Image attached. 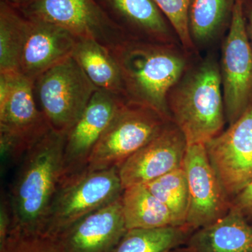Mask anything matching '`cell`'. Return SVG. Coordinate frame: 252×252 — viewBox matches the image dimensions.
<instances>
[{"mask_svg": "<svg viewBox=\"0 0 252 252\" xmlns=\"http://www.w3.org/2000/svg\"><path fill=\"white\" fill-rule=\"evenodd\" d=\"M66 134L51 130L28 149L18 163L7 193L12 230L43 233L63 175Z\"/></svg>", "mask_w": 252, "mask_h": 252, "instance_id": "1", "label": "cell"}, {"mask_svg": "<svg viewBox=\"0 0 252 252\" xmlns=\"http://www.w3.org/2000/svg\"><path fill=\"white\" fill-rule=\"evenodd\" d=\"M111 51L122 72L127 102L146 106L172 121L168 95L183 77L185 58L166 43L132 39Z\"/></svg>", "mask_w": 252, "mask_h": 252, "instance_id": "2", "label": "cell"}, {"mask_svg": "<svg viewBox=\"0 0 252 252\" xmlns=\"http://www.w3.org/2000/svg\"><path fill=\"white\" fill-rule=\"evenodd\" d=\"M168 106L172 121L187 144H205L221 132L225 124L224 102L218 63L204 60L170 91Z\"/></svg>", "mask_w": 252, "mask_h": 252, "instance_id": "3", "label": "cell"}, {"mask_svg": "<svg viewBox=\"0 0 252 252\" xmlns=\"http://www.w3.org/2000/svg\"><path fill=\"white\" fill-rule=\"evenodd\" d=\"M51 130L36 104L33 81L19 72L0 73L1 169L18 165L28 149Z\"/></svg>", "mask_w": 252, "mask_h": 252, "instance_id": "4", "label": "cell"}, {"mask_svg": "<svg viewBox=\"0 0 252 252\" xmlns=\"http://www.w3.org/2000/svg\"><path fill=\"white\" fill-rule=\"evenodd\" d=\"M33 88L51 130L63 134L79 120L97 90L72 56L36 77Z\"/></svg>", "mask_w": 252, "mask_h": 252, "instance_id": "5", "label": "cell"}, {"mask_svg": "<svg viewBox=\"0 0 252 252\" xmlns=\"http://www.w3.org/2000/svg\"><path fill=\"white\" fill-rule=\"evenodd\" d=\"M124 190L119 167L84 170L63 178L43 233L56 237L74 222L121 198Z\"/></svg>", "mask_w": 252, "mask_h": 252, "instance_id": "6", "label": "cell"}, {"mask_svg": "<svg viewBox=\"0 0 252 252\" xmlns=\"http://www.w3.org/2000/svg\"><path fill=\"white\" fill-rule=\"evenodd\" d=\"M169 122L171 121L154 109L126 102L96 146L85 170L119 167L154 138Z\"/></svg>", "mask_w": 252, "mask_h": 252, "instance_id": "7", "label": "cell"}, {"mask_svg": "<svg viewBox=\"0 0 252 252\" xmlns=\"http://www.w3.org/2000/svg\"><path fill=\"white\" fill-rule=\"evenodd\" d=\"M16 8L25 17L53 23L110 50L127 39L96 0H28Z\"/></svg>", "mask_w": 252, "mask_h": 252, "instance_id": "8", "label": "cell"}, {"mask_svg": "<svg viewBox=\"0 0 252 252\" xmlns=\"http://www.w3.org/2000/svg\"><path fill=\"white\" fill-rule=\"evenodd\" d=\"M220 67L225 119L230 126L252 105V49L243 0L235 1Z\"/></svg>", "mask_w": 252, "mask_h": 252, "instance_id": "9", "label": "cell"}, {"mask_svg": "<svg viewBox=\"0 0 252 252\" xmlns=\"http://www.w3.org/2000/svg\"><path fill=\"white\" fill-rule=\"evenodd\" d=\"M205 147L232 201L252 182V105L226 130L207 141Z\"/></svg>", "mask_w": 252, "mask_h": 252, "instance_id": "10", "label": "cell"}, {"mask_svg": "<svg viewBox=\"0 0 252 252\" xmlns=\"http://www.w3.org/2000/svg\"><path fill=\"white\" fill-rule=\"evenodd\" d=\"M182 167L189 186L186 225L195 231L224 217L232 201L210 163L205 144L188 145Z\"/></svg>", "mask_w": 252, "mask_h": 252, "instance_id": "11", "label": "cell"}, {"mask_svg": "<svg viewBox=\"0 0 252 252\" xmlns=\"http://www.w3.org/2000/svg\"><path fill=\"white\" fill-rule=\"evenodd\" d=\"M127 102L122 96L96 90L82 115L65 135L62 179L86 170L96 146Z\"/></svg>", "mask_w": 252, "mask_h": 252, "instance_id": "12", "label": "cell"}, {"mask_svg": "<svg viewBox=\"0 0 252 252\" xmlns=\"http://www.w3.org/2000/svg\"><path fill=\"white\" fill-rule=\"evenodd\" d=\"M187 140L173 122L119 167L124 189L145 185L183 165Z\"/></svg>", "mask_w": 252, "mask_h": 252, "instance_id": "13", "label": "cell"}, {"mask_svg": "<svg viewBox=\"0 0 252 252\" xmlns=\"http://www.w3.org/2000/svg\"><path fill=\"white\" fill-rule=\"evenodd\" d=\"M127 230L121 196L74 222L56 238L64 252H112Z\"/></svg>", "mask_w": 252, "mask_h": 252, "instance_id": "14", "label": "cell"}, {"mask_svg": "<svg viewBox=\"0 0 252 252\" xmlns=\"http://www.w3.org/2000/svg\"><path fill=\"white\" fill-rule=\"evenodd\" d=\"M26 19L19 73L34 81L47 69L72 56L79 38L53 23Z\"/></svg>", "mask_w": 252, "mask_h": 252, "instance_id": "15", "label": "cell"}, {"mask_svg": "<svg viewBox=\"0 0 252 252\" xmlns=\"http://www.w3.org/2000/svg\"><path fill=\"white\" fill-rule=\"evenodd\" d=\"M96 1L127 39L160 43L168 40L170 23L153 0Z\"/></svg>", "mask_w": 252, "mask_h": 252, "instance_id": "16", "label": "cell"}, {"mask_svg": "<svg viewBox=\"0 0 252 252\" xmlns=\"http://www.w3.org/2000/svg\"><path fill=\"white\" fill-rule=\"evenodd\" d=\"M186 245L195 252H252V225L232 203L224 217L195 230Z\"/></svg>", "mask_w": 252, "mask_h": 252, "instance_id": "17", "label": "cell"}, {"mask_svg": "<svg viewBox=\"0 0 252 252\" xmlns=\"http://www.w3.org/2000/svg\"><path fill=\"white\" fill-rule=\"evenodd\" d=\"M72 56L96 89L126 98L122 72L110 49L92 39H78Z\"/></svg>", "mask_w": 252, "mask_h": 252, "instance_id": "18", "label": "cell"}, {"mask_svg": "<svg viewBox=\"0 0 252 252\" xmlns=\"http://www.w3.org/2000/svg\"><path fill=\"white\" fill-rule=\"evenodd\" d=\"M122 205L127 230L182 225L170 210L144 185L124 189Z\"/></svg>", "mask_w": 252, "mask_h": 252, "instance_id": "19", "label": "cell"}, {"mask_svg": "<svg viewBox=\"0 0 252 252\" xmlns=\"http://www.w3.org/2000/svg\"><path fill=\"white\" fill-rule=\"evenodd\" d=\"M193 232L187 225L127 230L112 252H171Z\"/></svg>", "mask_w": 252, "mask_h": 252, "instance_id": "20", "label": "cell"}, {"mask_svg": "<svg viewBox=\"0 0 252 252\" xmlns=\"http://www.w3.org/2000/svg\"><path fill=\"white\" fill-rule=\"evenodd\" d=\"M236 0H191L189 7V30L192 40H212L231 22Z\"/></svg>", "mask_w": 252, "mask_h": 252, "instance_id": "21", "label": "cell"}, {"mask_svg": "<svg viewBox=\"0 0 252 252\" xmlns=\"http://www.w3.org/2000/svg\"><path fill=\"white\" fill-rule=\"evenodd\" d=\"M26 26L21 11L0 0V73L19 72Z\"/></svg>", "mask_w": 252, "mask_h": 252, "instance_id": "22", "label": "cell"}, {"mask_svg": "<svg viewBox=\"0 0 252 252\" xmlns=\"http://www.w3.org/2000/svg\"><path fill=\"white\" fill-rule=\"evenodd\" d=\"M186 225L189 207V186L183 167L177 169L144 185Z\"/></svg>", "mask_w": 252, "mask_h": 252, "instance_id": "23", "label": "cell"}, {"mask_svg": "<svg viewBox=\"0 0 252 252\" xmlns=\"http://www.w3.org/2000/svg\"><path fill=\"white\" fill-rule=\"evenodd\" d=\"M0 252H64L56 237L11 230Z\"/></svg>", "mask_w": 252, "mask_h": 252, "instance_id": "24", "label": "cell"}, {"mask_svg": "<svg viewBox=\"0 0 252 252\" xmlns=\"http://www.w3.org/2000/svg\"><path fill=\"white\" fill-rule=\"evenodd\" d=\"M170 26L175 31L184 46L190 49L193 41L189 30V13L191 0H153Z\"/></svg>", "mask_w": 252, "mask_h": 252, "instance_id": "25", "label": "cell"}, {"mask_svg": "<svg viewBox=\"0 0 252 252\" xmlns=\"http://www.w3.org/2000/svg\"><path fill=\"white\" fill-rule=\"evenodd\" d=\"M13 218L7 194L3 193L0 203V248L4 246L12 229Z\"/></svg>", "mask_w": 252, "mask_h": 252, "instance_id": "26", "label": "cell"}, {"mask_svg": "<svg viewBox=\"0 0 252 252\" xmlns=\"http://www.w3.org/2000/svg\"><path fill=\"white\" fill-rule=\"evenodd\" d=\"M245 217H252V182L232 200Z\"/></svg>", "mask_w": 252, "mask_h": 252, "instance_id": "27", "label": "cell"}, {"mask_svg": "<svg viewBox=\"0 0 252 252\" xmlns=\"http://www.w3.org/2000/svg\"><path fill=\"white\" fill-rule=\"evenodd\" d=\"M5 2L8 3V4L12 5L15 7H18V6H21V4H24L28 0H2Z\"/></svg>", "mask_w": 252, "mask_h": 252, "instance_id": "28", "label": "cell"}, {"mask_svg": "<svg viewBox=\"0 0 252 252\" xmlns=\"http://www.w3.org/2000/svg\"><path fill=\"white\" fill-rule=\"evenodd\" d=\"M171 252H195L187 245H182L172 250Z\"/></svg>", "mask_w": 252, "mask_h": 252, "instance_id": "29", "label": "cell"}, {"mask_svg": "<svg viewBox=\"0 0 252 252\" xmlns=\"http://www.w3.org/2000/svg\"><path fill=\"white\" fill-rule=\"evenodd\" d=\"M248 18L249 23H250V31H251L252 34V5L251 8L250 9V11H249Z\"/></svg>", "mask_w": 252, "mask_h": 252, "instance_id": "30", "label": "cell"}]
</instances>
